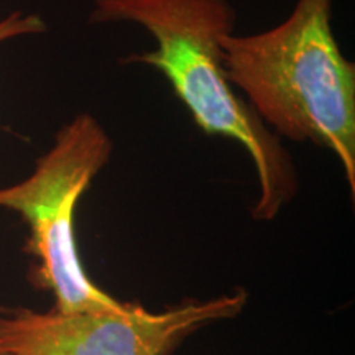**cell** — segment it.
Listing matches in <instances>:
<instances>
[{"label": "cell", "instance_id": "obj_5", "mask_svg": "<svg viewBox=\"0 0 355 355\" xmlns=\"http://www.w3.org/2000/svg\"><path fill=\"white\" fill-rule=\"evenodd\" d=\"M48 30L44 21L38 13H25L21 10H13L7 17L0 19V44L17 40L21 37H33L42 35Z\"/></svg>", "mask_w": 355, "mask_h": 355}, {"label": "cell", "instance_id": "obj_6", "mask_svg": "<svg viewBox=\"0 0 355 355\" xmlns=\"http://www.w3.org/2000/svg\"><path fill=\"white\" fill-rule=\"evenodd\" d=\"M2 309H3V308H2V306H0V311H2Z\"/></svg>", "mask_w": 355, "mask_h": 355}, {"label": "cell", "instance_id": "obj_3", "mask_svg": "<svg viewBox=\"0 0 355 355\" xmlns=\"http://www.w3.org/2000/svg\"><path fill=\"white\" fill-rule=\"evenodd\" d=\"M114 141L92 114L83 112L55 133L46 153L20 183L0 188V209L17 212L28 227L24 252L32 257L28 279L50 291L63 313L114 309L122 304L89 278L76 242V209L109 163Z\"/></svg>", "mask_w": 355, "mask_h": 355}, {"label": "cell", "instance_id": "obj_4", "mask_svg": "<svg viewBox=\"0 0 355 355\" xmlns=\"http://www.w3.org/2000/svg\"><path fill=\"white\" fill-rule=\"evenodd\" d=\"M247 301V291L237 288L157 313L128 301L114 309L74 313L3 308L0 355H173L196 332L237 318Z\"/></svg>", "mask_w": 355, "mask_h": 355}, {"label": "cell", "instance_id": "obj_2", "mask_svg": "<svg viewBox=\"0 0 355 355\" xmlns=\"http://www.w3.org/2000/svg\"><path fill=\"white\" fill-rule=\"evenodd\" d=\"M229 83L279 139L331 150L355 196V64L332 30V0H296L265 32L222 38Z\"/></svg>", "mask_w": 355, "mask_h": 355}, {"label": "cell", "instance_id": "obj_1", "mask_svg": "<svg viewBox=\"0 0 355 355\" xmlns=\"http://www.w3.org/2000/svg\"><path fill=\"white\" fill-rule=\"evenodd\" d=\"M89 25L128 21L155 40V50L132 53L122 64L157 69L206 135L237 141L254 163L259 196L255 220H273L296 198L291 155L229 83L222 38L232 35L237 12L229 0H92Z\"/></svg>", "mask_w": 355, "mask_h": 355}]
</instances>
